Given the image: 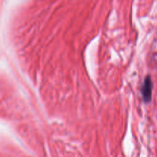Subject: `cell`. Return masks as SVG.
Masks as SVG:
<instances>
[{
  "label": "cell",
  "mask_w": 157,
  "mask_h": 157,
  "mask_svg": "<svg viewBox=\"0 0 157 157\" xmlns=\"http://www.w3.org/2000/svg\"><path fill=\"white\" fill-rule=\"evenodd\" d=\"M152 91H153V83L150 76L147 77L142 87V95L144 101L148 103L151 101Z\"/></svg>",
  "instance_id": "6da1fadb"
}]
</instances>
